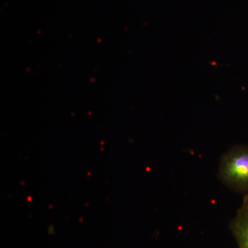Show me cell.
I'll use <instances>...</instances> for the list:
<instances>
[{
    "mask_svg": "<svg viewBox=\"0 0 248 248\" xmlns=\"http://www.w3.org/2000/svg\"><path fill=\"white\" fill-rule=\"evenodd\" d=\"M233 229L240 248H248V195L235 217Z\"/></svg>",
    "mask_w": 248,
    "mask_h": 248,
    "instance_id": "2",
    "label": "cell"
},
{
    "mask_svg": "<svg viewBox=\"0 0 248 248\" xmlns=\"http://www.w3.org/2000/svg\"><path fill=\"white\" fill-rule=\"evenodd\" d=\"M219 175L231 188L248 190V146L234 147L223 155Z\"/></svg>",
    "mask_w": 248,
    "mask_h": 248,
    "instance_id": "1",
    "label": "cell"
}]
</instances>
